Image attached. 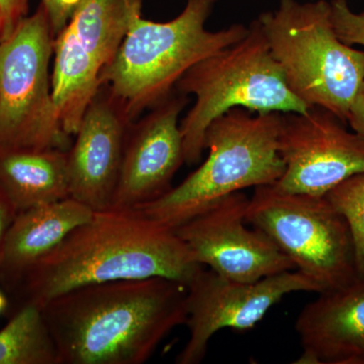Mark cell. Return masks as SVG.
Segmentation results:
<instances>
[{
	"label": "cell",
	"instance_id": "obj_1",
	"mask_svg": "<svg viewBox=\"0 0 364 364\" xmlns=\"http://www.w3.org/2000/svg\"><path fill=\"white\" fill-rule=\"evenodd\" d=\"M188 287L165 277L71 289L41 306L59 364H142L188 317Z\"/></svg>",
	"mask_w": 364,
	"mask_h": 364
},
{
	"label": "cell",
	"instance_id": "obj_2",
	"mask_svg": "<svg viewBox=\"0 0 364 364\" xmlns=\"http://www.w3.org/2000/svg\"><path fill=\"white\" fill-rule=\"evenodd\" d=\"M203 265L172 228L136 208L93 213L21 280L23 303L44 306L77 287L165 277L188 286Z\"/></svg>",
	"mask_w": 364,
	"mask_h": 364
},
{
	"label": "cell",
	"instance_id": "obj_3",
	"mask_svg": "<svg viewBox=\"0 0 364 364\" xmlns=\"http://www.w3.org/2000/svg\"><path fill=\"white\" fill-rule=\"evenodd\" d=\"M220 0H188L176 18L164 23L132 21L116 56L100 71L130 124L171 95L179 79L198 62L245 37L248 28L233 25L208 31L205 23Z\"/></svg>",
	"mask_w": 364,
	"mask_h": 364
},
{
	"label": "cell",
	"instance_id": "obj_4",
	"mask_svg": "<svg viewBox=\"0 0 364 364\" xmlns=\"http://www.w3.org/2000/svg\"><path fill=\"white\" fill-rule=\"evenodd\" d=\"M280 112L230 109L205 132V162L157 200L136 208L172 229L224 196L248 188L272 186L284 172L279 153Z\"/></svg>",
	"mask_w": 364,
	"mask_h": 364
},
{
	"label": "cell",
	"instance_id": "obj_5",
	"mask_svg": "<svg viewBox=\"0 0 364 364\" xmlns=\"http://www.w3.org/2000/svg\"><path fill=\"white\" fill-rule=\"evenodd\" d=\"M176 88L196 97L181 123L184 162L189 165L200 162L210 124L230 109L304 114L310 109L287 85L257 20L240 41L191 67Z\"/></svg>",
	"mask_w": 364,
	"mask_h": 364
},
{
	"label": "cell",
	"instance_id": "obj_6",
	"mask_svg": "<svg viewBox=\"0 0 364 364\" xmlns=\"http://www.w3.org/2000/svg\"><path fill=\"white\" fill-rule=\"evenodd\" d=\"M289 87L309 107L327 109L346 124L364 79V51L339 39L326 0H280L258 18Z\"/></svg>",
	"mask_w": 364,
	"mask_h": 364
},
{
	"label": "cell",
	"instance_id": "obj_7",
	"mask_svg": "<svg viewBox=\"0 0 364 364\" xmlns=\"http://www.w3.org/2000/svg\"><path fill=\"white\" fill-rule=\"evenodd\" d=\"M246 221L267 235L296 270L315 282L318 294L358 279L351 228L326 196L257 186L249 198Z\"/></svg>",
	"mask_w": 364,
	"mask_h": 364
},
{
	"label": "cell",
	"instance_id": "obj_8",
	"mask_svg": "<svg viewBox=\"0 0 364 364\" xmlns=\"http://www.w3.org/2000/svg\"><path fill=\"white\" fill-rule=\"evenodd\" d=\"M55 33L44 6L0 42V149L68 150L52 95Z\"/></svg>",
	"mask_w": 364,
	"mask_h": 364
},
{
	"label": "cell",
	"instance_id": "obj_9",
	"mask_svg": "<svg viewBox=\"0 0 364 364\" xmlns=\"http://www.w3.org/2000/svg\"><path fill=\"white\" fill-rule=\"evenodd\" d=\"M189 337L177 364H198L205 358L208 342L220 330H248L268 311L296 291L320 293L315 282L298 270L270 275L254 282L225 279L213 270L200 268L188 284Z\"/></svg>",
	"mask_w": 364,
	"mask_h": 364
},
{
	"label": "cell",
	"instance_id": "obj_10",
	"mask_svg": "<svg viewBox=\"0 0 364 364\" xmlns=\"http://www.w3.org/2000/svg\"><path fill=\"white\" fill-rule=\"evenodd\" d=\"M345 124L318 107L282 114L277 146L286 168L272 186L284 193L325 196L364 173V138Z\"/></svg>",
	"mask_w": 364,
	"mask_h": 364
},
{
	"label": "cell",
	"instance_id": "obj_11",
	"mask_svg": "<svg viewBox=\"0 0 364 364\" xmlns=\"http://www.w3.org/2000/svg\"><path fill=\"white\" fill-rule=\"evenodd\" d=\"M249 198L242 191L224 196L174 229L203 267L240 282H254L296 270L291 260L260 230L247 227Z\"/></svg>",
	"mask_w": 364,
	"mask_h": 364
},
{
	"label": "cell",
	"instance_id": "obj_12",
	"mask_svg": "<svg viewBox=\"0 0 364 364\" xmlns=\"http://www.w3.org/2000/svg\"><path fill=\"white\" fill-rule=\"evenodd\" d=\"M188 102L186 95L171 93L130 124L112 208H136L172 188V179L184 162L178 119Z\"/></svg>",
	"mask_w": 364,
	"mask_h": 364
},
{
	"label": "cell",
	"instance_id": "obj_13",
	"mask_svg": "<svg viewBox=\"0 0 364 364\" xmlns=\"http://www.w3.org/2000/svg\"><path fill=\"white\" fill-rule=\"evenodd\" d=\"M130 124L109 90L102 85L68 149L70 198L95 212L111 208Z\"/></svg>",
	"mask_w": 364,
	"mask_h": 364
},
{
	"label": "cell",
	"instance_id": "obj_14",
	"mask_svg": "<svg viewBox=\"0 0 364 364\" xmlns=\"http://www.w3.org/2000/svg\"><path fill=\"white\" fill-rule=\"evenodd\" d=\"M296 322L303 353L296 364H364V277L318 294Z\"/></svg>",
	"mask_w": 364,
	"mask_h": 364
},
{
	"label": "cell",
	"instance_id": "obj_15",
	"mask_svg": "<svg viewBox=\"0 0 364 364\" xmlns=\"http://www.w3.org/2000/svg\"><path fill=\"white\" fill-rule=\"evenodd\" d=\"M93 213L72 198L18 213L4 242L0 282L11 289L18 287L28 272L76 228L90 221Z\"/></svg>",
	"mask_w": 364,
	"mask_h": 364
},
{
	"label": "cell",
	"instance_id": "obj_16",
	"mask_svg": "<svg viewBox=\"0 0 364 364\" xmlns=\"http://www.w3.org/2000/svg\"><path fill=\"white\" fill-rule=\"evenodd\" d=\"M0 189L18 213L70 198L68 150L0 149Z\"/></svg>",
	"mask_w": 364,
	"mask_h": 364
},
{
	"label": "cell",
	"instance_id": "obj_17",
	"mask_svg": "<svg viewBox=\"0 0 364 364\" xmlns=\"http://www.w3.org/2000/svg\"><path fill=\"white\" fill-rule=\"evenodd\" d=\"M52 95L62 127L75 136L88 105L97 95L102 67L67 25L55 36Z\"/></svg>",
	"mask_w": 364,
	"mask_h": 364
},
{
	"label": "cell",
	"instance_id": "obj_18",
	"mask_svg": "<svg viewBox=\"0 0 364 364\" xmlns=\"http://www.w3.org/2000/svg\"><path fill=\"white\" fill-rule=\"evenodd\" d=\"M143 0H81L68 26L102 68L111 63Z\"/></svg>",
	"mask_w": 364,
	"mask_h": 364
},
{
	"label": "cell",
	"instance_id": "obj_19",
	"mask_svg": "<svg viewBox=\"0 0 364 364\" xmlns=\"http://www.w3.org/2000/svg\"><path fill=\"white\" fill-rule=\"evenodd\" d=\"M0 364H59L39 306L23 303L0 330Z\"/></svg>",
	"mask_w": 364,
	"mask_h": 364
},
{
	"label": "cell",
	"instance_id": "obj_20",
	"mask_svg": "<svg viewBox=\"0 0 364 364\" xmlns=\"http://www.w3.org/2000/svg\"><path fill=\"white\" fill-rule=\"evenodd\" d=\"M351 228L359 277H364V173L342 181L325 196Z\"/></svg>",
	"mask_w": 364,
	"mask_h": 364
},
{
	"label": "cell",
	"instance_id": "obj_21",
	"mask_svg": "<svg viewBox=\"0 0 364 364\" xmlns=\"http://www.w3.org/2000/svg\"><path fill=\"white\" fill-rule=\"evenodd\" d=\"M331 20L335 32L345 44L364 47V11L354 13L347 0H332Z\"/></svg>",
	"mask_w": 364,
	"mask_h": 364
},
{
	"label": "cell",
	"instance_id": "obj_22",
	"mask_svg": "<svg viewBox=\"0 0 364 364\" xmlns=\"http://www.w3.org/2000/svg\"><path fill=\"white\" fill-rule=\"evenodd\" d=\"M28 11V0H0V42L14 33Z\"/></svg>",
	"mask_w": 364,
	"mask_h": 364
},
{
	"label": "cell",
	"instance_id": "obj_23",
	"mask_svg": "<svg viewBox=\"0 0 364 364\" xmlns=\"http://www.w3.org/2000/svg\"><path fill=\"white\" fill-rule=\"evenodd\" d=\"M81 0H40L44 6L55 36L61 32L70 21L72 14Z\"/></svg>",
	"mask_w": 364,
	"mask_h": 364
},
{
	"label": "cell",
	"instance_id": "obj_24",
	"mask_svg": "<svg viewBox=\"0 0 364 364\" xmlns=\"http://www.w3.org/2000/svg\"><path fill=\"white\" fill-rule=\"evenodd\" d=\"M346 124L350 126L352 131L364 138V79L349 107Z\"/></svg>",
	"mask_w": 364,
	"mask_h": 364
},
{
	"label": "cell",
	"instance_id": "obj_25",
	"mask_svg": "<svg viewBox=\"0 0 364 364\" xmlns=\"http://www.w3.org/2000/svg\"><path fill=\"white\" fill-rule=\"evenodd\" d=\"M16 214H18V212H16V208L0 189V261H1L2 251H4L7 232L13 224Z\"/></svg>",
	"mask_w": 364,
	"mask_h": 364
},
{
	"label": "cell",
	"instance_id": "obj_26",
	"mask_svg": "<svg viewBox=\"0 0 364 364\" xmlns=\"http://www.w3.org/2000/svg\"><path fill=\"white\" fill-rule=\"evenodd\" d=\"M7 305H9V303H7L6 294L0 291V314H2L6 311Z\"/></svg>",
	"mask_w": 364,
	"mask_h": 364
}]
</instances>
